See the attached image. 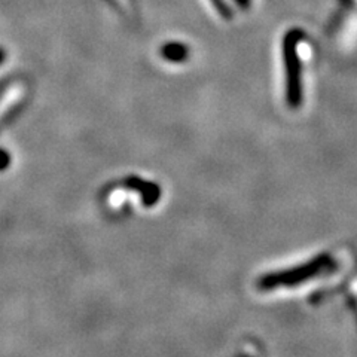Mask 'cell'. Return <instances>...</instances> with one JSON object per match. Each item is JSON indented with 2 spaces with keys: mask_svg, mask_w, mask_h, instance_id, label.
Listing matches in <instances>:
<instances>
[{
  "mask_svg": "<svg viewBox=\"0 0 357 357\" xmlns=\"http://www.w3.org/2000/svg\"><path fill=\"white\" fill-rule=\"evenodd\" d=\"M329 265H331L329 256L319 255L314 259L304 265L294 266L290 268V270L270 273L261 277L258 280V287L261 290H273L277 287H292L295 284L308 280V278L316 277L319 273L325 271Z\"/></svg>",
  "mask_w": 357,
  "mask_h": 357,
  "instance_id": "7a4b0ae2",
  "label": "cell"
},
{
  "mask_svg": "<svg viewBox=\"0 0 357 357\" xmlns=\"http://www.w3.org/2000/svg\"><path fill=\"white\" fill-rule=\"evenodd\" d=\"M160 57L170 64H183L191 57V48L182 40H169L160 47Z\"/></svg>",
  "mask_w": 357,
  "mask_h": 357,
  "instance_id": "3957f363",
  "label": "cell"
},
{
  "mask_svg": "<svg viewBox=\"0 0 357 357\" xmlns=\"http://www.w3.org/2000/svg\"><path fill=\"white\" fill-rule=\"evenodd\" d=\"M130 185L140 189V192L143 194L144 203H146L148 206L156 203V199L160 198V188L156 186V185H153V183H148V182H143V181H136V178H134V181L130 182Z\"/></svg>",
  "mask_w": 357,
  "mask_h": 357,
  "instance_id": "277c9868",
  "label": "cell"
},
{
  "mask_svg": "<svg viewBox=\"0 0 357 357\" xmlns=\"http://www.w3.org/2000/svg\"><path fill=\"white\" fill-rule=\"evenodd\" d=\"M6 57H8V52L2 47H0V66L6 61Z\"/></svg>",
  "mask_w": 357,
  "mask_h": 357,
  "instance_id": "ba28073f",
  "label": "cell"
},
{
  "mask_svg": "<svg viewBox=\"0 0 357 357\" xmlns=\"http://www.w3.org/2000/svg\"><path fill=\"white\" fill-rule=\"evenodd\" d=\"M9 162H10V156H9V153H8L6 151H3V149H0V172L8 169Z\"/></svg>",
  "mask_w": 357,
  "mask_h": 357,
  "instance_id": "8992f818",
  "label": "cell"
},
{
  "mask_svg": "<svg viewBox=\"0 0 357 357\" xmlns=\"http://www.w3.org/2000/svg\"><path fill=\"white\" fill-rule=\"evenodd\" d=\"M305 39V33L301 29H290L282 39V59L284 64L286 79V102L289 107L298 109L304 100L303 85V63L299 55V43Z\"/></svg>",
  "mask_w": 357,
  "mask_h": 357,
  "instance_id": "6da1fadb",
  "label": "cell"
},
{
  "mask_svg": "<svg viewBox=\"0 0 357 357\" xmlns=\"http://www.w3.org/2000/svg\"><path fill=\"white\" fill-rule=\"evenodd\" d=\"M208 2L211 3V6L215 8V10L218 13V15L222 18V20H232L234 17V13L231 6L227 3V0H208Z\"/></svg>",
  "mask_w": 357,
  "mask_h": 357,
  "instance_id": "5b68a950",
  "label": "cell"
},
{
  "mask_svg": "<svg viewBox=\"0 0 357 357\" xmlns=\"http://www.w3.org/2000/svg\"><path fill=\"white\" fill-rule=\"evenodd\" d=\"M234 3H236L240 9L248 10L252 6V0H234Z\"/></svg>",
  "mask_w": 357,
  "mask_h": 357,
  "instance_id": "52a82bcc",
  "label": "cell"
}]
</instances>
